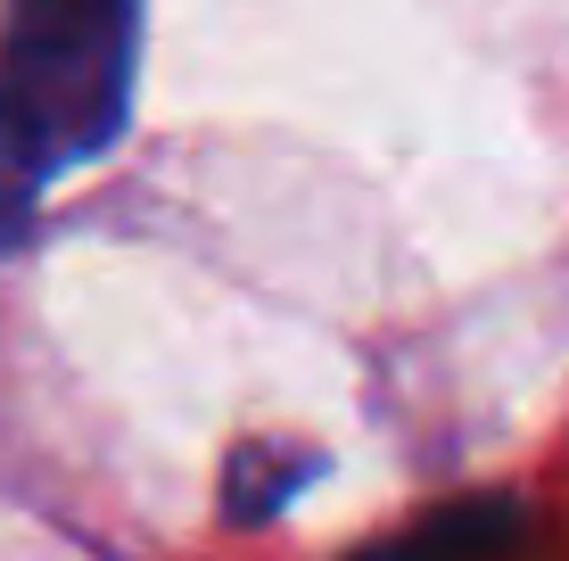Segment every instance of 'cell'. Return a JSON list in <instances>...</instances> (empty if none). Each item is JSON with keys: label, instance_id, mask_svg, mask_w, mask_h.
Returning <instances> with one entry per match:
<instances>
[{"label": "cell", "instance_id": "cell-1", "mask_svg": "<svg viewBox=\"0 0 569 561\" xmlns=\"http://www.w3.org/2000/svg\"><path fill=\"white\" fill-rule=\"evenodd\" d=\"M141 0H9L0 9V149L58 182L124 132Z\"/></svg>", "mask_w": 569, "mask_h": 561}, {"label": "cell", "instance_id": "cell-2", "mask_svg": "<svg viewBox=\"0 0 569 561\" xmlns=\"http://www.w3.org/2000/svg\"><path fill=\"white\" fill-rule=\"evenodd\" d=\"M413 537H438V545H455V537H520V512H512V504H487V512H438V520H421Z\"/></svg>", "mask_w": 569, "mask_h": 561}, {"label": "cell", "instance_id": "cell-3", "mask_svg": "<svg viewBox=\"0 0 569 561\" xmlns=\"http://www.w3.org/2000/svg\"><path fill=\"white\" fill-rule=\"evenodd\" d=\"M33 199H42V182H33V173L17 166L9 149H0V248H17V231H26Z\"/></svg>", "mask_w": 569, "mask_h": 561}]
</instances>
